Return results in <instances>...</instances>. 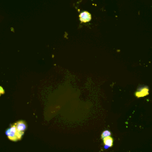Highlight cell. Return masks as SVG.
<instances>
[{"label":"cell","mask_w":152,"mask_h":152,"mask_svg":"<svg viewBox=\"0 0 152 152\" xmlns=\"http://www.w3.org/2000/svg\"><path fill=\"white\" fill-rule=\"evenodd\" d=\"M111 132L109 131L105 130V131H104L102 133V135H101V137H102V139H104V138H105L107 137L111 136Z\"/></svg>","instance_id":"obj_6"},{"label":"cell","mask_w":152,"mask_h":152,"mask_svg":"<svg viewBox=\"0 0 152 152\" xmlns=\"http://www.w3.org/2000/svg\"><path fill=\"white\" fill-rule=\"evenodd\" d=\"M103 140H104L105 148L107 149V148H108L109 147H111L112 146L114 140L111 136L107 137L103 139Z\"/></svg>","instance_id":"obj_5"},{"label":"cell","mask_w":152,"mask_h":152,"mask_svg":"<svg viewBox=\"0 0 152 152\" xmlns=\"http://www.w3.org/2000/svg\"><path fill=\"white\" fill-rule=\"evenodd\" d=\"M80 20L82 23H87L91 20L92 16L91 14L87 11H83L80 13Z\"/></svg>","instance_id":"obj_3"},{"label":"cell","mask_w":152,"mask_h":152,"mask_svg":"<svg viewBox=\"0 0 152 152\" xmlns=\"http://www.w3.org/2000/svg\"><path fill=\"white\" fill-rule=\"evenodd\" d=\"M6 134L9 139L11 141H17L21 139L23 133H20L17 131L15 125H12L10 129L6 130Z\"/></svg>","instance_id":"obj_1"},{"label":"cell","mask_w":152,"mask_h":152,"mask_svg":"<svg viewBox=\"0 0 152 152\" xmlns=\"http://www.w3.org/2000/svg\"><path fill=\"white\" fill-rule=\"evenodd\" d=\"M15 126L18 131L20 133H23L27 129V124L23 121H20L15 123Z\"/></svg>","instance_id":"obj_2"},{"label":"cell","mask_w":152,"mask_h":152,"mask_svg":"<svg viewBox=\"0 0 152 152\" xmlns=\"http://www.w3.org/2000/svg\"><path fill=\"white\" fill-rule=\"evenodd\" d=\"M148 94V88L147 86L139 89L136 93V96L137 97H141Z\"/></svg>","instance_id":"obj_4"},{"label":"cell","mask_w":152,"mask_h":152,"mask_svg":"<svg viewBox=\"0 0 152 152\" xmlns=\"http://www.w3.org/2000/svg\"><path fill=\"white\" fill-rule=\"evenodd\" d=\"M4 90L3 88L0 86V95L2 94H4Z\"/></svg>","instance_id":"obj_7"}]
</instances>
